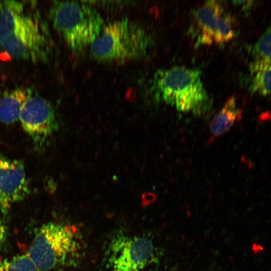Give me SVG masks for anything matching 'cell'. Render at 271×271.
Returning <instances> with one entry per match:
<instances>
[{
	"label": "cell",
	"mask_w": 271,
	"mask_h": 271,
	"mask_svg": "<svg viewBox=\"0 0 271 271\" xmlns=\"http://www.w3.org/2000/svg\"><path fill=\"white\" fill-rule=\"evenodd\" d=\"M153 44L152 36L143 26L122 18L105 24L89 48L97 60L122 62L145 58Z\"/></svg>",
	"instance_id": "cell-1"
},
{
	"label": "cell",
	"mask_w": 271,
	"mask_h": 271,
	"mask_svg": "<svg viewBox=\"0 0 271 271\" xmlns=\"http://www.w3.org/2000/svg\"><path fill=\"white\" fill-rule=\"evenodd\" d=\"M48 16L54 28L76 54L90 48L105 24L95 8L76 1L52 2Z\"/></svg>",
	"instance_id": "cell-2"
},
{
	"label": "cell",
	"mask_w": 271,
	"mask_h": 271,
	"mask_svg": "<svg viewBox=\"0 0 271 271\" xmlns=\"http://www.w3.org/2000/svg\"><path fill=\"white\" fill-rule=\"evenodd\" d=\"M152 88L161 99L181 111L199 114L209 108V95L197 69L175 66L160 70Z\"/></svg>",
	"instance_id": "cell-3"
},
{
	"label": "cell",
	"mask_w": 271,
	"mask_h": 271,
	"mask_svg": "<svg viewBox=\"0 0 271 271\" xmlns=\"http://www.w3.org/2000/svg\"><path fill=\"white\" fill-rule=\"evenodd\" d=\"M0 48L9 59L45 62L52 53L53 41L47 24L39 14H24L13 31L0 40Z\"/></svg>",
	"instance_id": "cell-4"
},
{
	"label": "cell",
	"mask_w": 271,
	"mask_h": 271,
	"mask_svg": "<svg viewBox=\"0 0 271 271\" xmlns=\"http://www.w3.org/2000/svg\"><path fill=\"white\" fill-rule=\"evenodd\" d=\"M76 228L56 222L41 225L35 233L27 253L39 271L63 265L77 247Z\"/></svg>",
	"instance_id": "cell-5"
},
{
	"label": "cell",
	"mask_w": 271,
	"mask_h": 271,
	"mask_svg": "<svg viewBox=\"0 0 271 271\" xmlns=\"http://www.w3.org/2000/svg\"><path fill=\"white\" fill-rule=\"evenodd\" d=\"M191 29L197 46L223 44L237 35L233 16L217 1L205 2L196 9Z\"/></svg>",
	"instance_id": "cell-6"
},
{
	"label": "cell",
	"mask_w": 271,
	"mask_h": 271,
	"mask_svg": "<svg viewBox=\"0 0 271 271\" xmlns=\"http://www.w3.org/2000/svg\"><path fill=\"white\" fill-rule=\"evenodd\" d=\"M154 251L146 237L118 234L108 246L107 265L111 271H142L152 261Z\"/></svg>",
	"instance_id": "cell-7"
},
{
	"label": "cell",
	"mask_w": 271,
	"mask_h": 271,
	"mask_svg": "<svg viewBox=\"0 0 271 271\" xmlns=\"http://www.w3.org/2000/svg\"><path fill=\"white\" fill-rule=\"evenodd\" d=\"M24 130L36 143H40L57 128L56 114L51 103L42 96H31L24 104L19 116Z\"/></svg>",
	"instance_id": "cell-8"
},
{
	"label": "cell",
	"mask_w": 271,
	"mask_h": 271,
	"mask_svg": "<svg viewBox=\"0 0 271 271\" xmlns=\"http://www.w3.org/2000/svg\"><path fill=\"white\" fill-rule=\"evenodd\" d=\"M29 184L23 163L0 156V212L7 213L29 192Z\"/></svg>",
	"instance_id": "cell-9"
},
{
	"label": "cell",
	"mask_w": 271,
	"mask_h": 271,
	"mask_svg": "<svg viewBox=\"0 0 271 271\" xmlns=\"http://www.w3.org/2000/svg\"><path fill=\"white\" fill-rule=\"evenodd\" d=\"M242 111L237 107L235 97H229L210 123V137L207 144L227 132L236 121L240 120Z\"/></svg>",
	"instance_id": "cell-10"
},
{
	"label": "cell",
	"mask_w": 271,
	"mask_h": 271,
	"mask_svg": "<svg viewBox=\"0 0 271 271\" xmlns=\"http://www.w3.org/2000/svg\"><path fill=\"white\" fill-rule=\"evenodd\" d=\"M32 96L29 88H16L0 97V121L6 124L17 121L22 108Z\"/></svg>",
	"instance_id": "cell-11"
},
{
	"label": "cell",
	"mask_w": 271,
	"mask_h": 271,
	"mask_svg": "<svg viewBox=\"0 0 271 271\" xmlns=\"http://www.w3.org/2000/svg\"><path fill=\"white\" fill-rule=\"evenodd\" d=\"M250 53L252 59L249 64L250 73L271 67V24L251 47Z\"/></svg>",
	"instance_id": "cell-12"
},
{
	"label": "cell",
	"mask_w": 271,
	"mask_h": 271,
	"mask_svg": "<svg viewBox=\"0 0 271 271\" xmlns=\"http://www.w3.org/2000/svg\"><path fill=\"white\" fill-rule=\"evenodd\" d=\"M23 2L0 1V40L10 34L24 14Z\"/></svg>",
	"instance_id": "cell-13"
},
{
	"label": "cell",
	"mask_w": 271,
	"mask_h": 271,
	"mask_svg": "<svg viewBox=\"0 0 271 271\" xmlns=\"http://www.w3.org/2000/svg\"><path fill=\"white\" fill-rule=\"evenodd\" d=\"M249 90L252 94L271 96V67L250 73Z\"/></svg>",
	"instance_id": "cell-14"
},
{
	"label": "cell",
	"mask_w": 271,
	"mask_h": 271,
	"mask_svg": "<svg viewBox=\"0 0 271 271\" xmlns=\"http://www.w3.org/2000/svg\"><path fill=\"white\" fill-rule=\"evenodd\" d=\"M0 271H39L27 254L0 260Z\"/></svg>",
	"instance_id": "cell-15"
},
{
	"label": "cell",
	"mask_w": 271,
	"mask_h": 271,
	"mask_svg": "<svg viewBox=\"0 0 271 271\" xmlns=\"http://www.w3.org/2000/svg\"><path fill=\"white\" fill-rule=\"evenodd\" d=\"M156 199V195L151 192L143 193L142 195V205L143 206L149 205L153 203Z\"/></svg>",
	"instance_id": "cell-16"
},
{
	"label": "cell",
	"mask_w": 271,
	"mask_h": 271,
	"mask_svg": "<svg viewBox=\"0 0 271 271\" xmlns=\"http://www.w3.org/2000/svg\"><path fill=\"white\" fill-rule=\"evenodd\" d=\"M7 237V230L4 222L0 218V248L5 242Z\"/></svg>",
	"instance_id": "cell-17"
},
{
	"label": "cell",
	"mask_w": 271,
	"mask_h": 271,
	"mask_svg": "<svg viewBox=\"0 0 271 271\" xmlns=\"http://www.w3.org/2000/svg\"><path fill=\"white\" fill-rule=\"evenodd\" d=\"M263 249V247L260 244L254 243L252 246V250L255 253H258Z\"/></svg>",
	"instance_id": "cell-18"
}]
</instances>
